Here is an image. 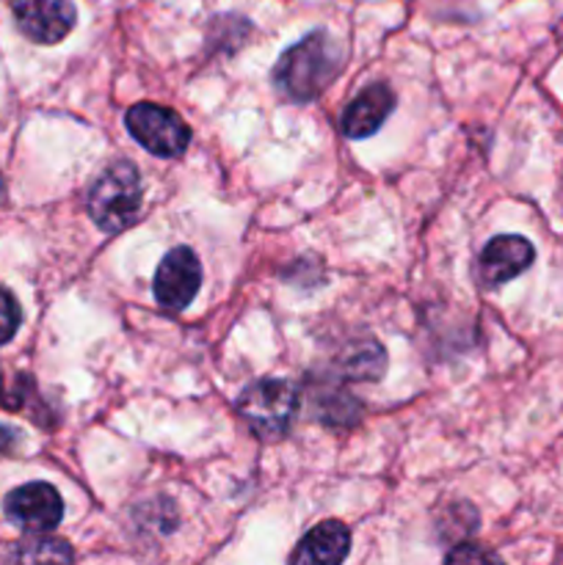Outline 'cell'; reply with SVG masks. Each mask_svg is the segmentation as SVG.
<instances>
[{
	"instance_id": "obj_1",
	"label": "cell",
	"mask_w": 563,
	"mask_h": 565,
	"mask_svg": "<svg viewBox=\"0 0 563 565\" xmlns=\"http://www.w3.org/2000/svg\"><path fill=\"white\" fill-rule=\"evenodd\" d=\"M342 47L326 31H312L287 47L274 66V86L290 103H312L337 77Z\"/></svg>"
},
{
	"instance_id": "obj_2",
	"label": "cell",
	"mask_w": 563,
	"mask_h": 565,
	"mask_svg": "<svg viewBox=\"0 0 563 565\" xmlns=\"http://www.w3.org/2000/svg\"><path fill=\"white\" fill-rule=\"evenodd\" d=\"M88 218L105 235H119L127 226L136 224L141 210V177L136 166L127 160H116L94 180L86 196Z\"/></svg>"
},
{
	"instance_id": "obj_3",
	"label": "cell",
	"mask_w": 563,
	"mask_h": 565,
	"mask_svg": "<svg viewBox=\"0 0 563 565\" xmlns=\"http://www.w3.org/2000/svg\"><path fill=\"white\" fill-rule=\"evenodd\" d=\"M298 414V392L290 381L263 379L248 384L237 397V417L259 439H282Z\"/></svg>"
},
{
	"instance_id": "obj_4",
	"label": "cell",
	"mask_w": 563,
	"mask_h": 565,
	"mask_svg": "<svg viewBox=\"0 0 563 565\" xmlns=\"http://www.w3.org/2000/svg\"><path fill=\"white\" fill-rule=\"evenodd\" d=\"M127 132L155 158H177L191 143V130L177 110L155 103H136L125 116Z\"/></svg>"
},
{
	"instance_id": "obj_5",
	"label": "cell",
	"mask_w": 563,
	"mask_h": 565,
	"mask_svg": "<svg viewBox=\"0 0 563 565\" xmlns=\"http://www.w3.org/2000/svg\"><path fill=\"white\" fill-rule=\"evenodd\" d=\"M199 287H202V263H199L196 252L188 246L171 248L155 274V301L169 312H182L191 307Z\"/></svg>"
},
{
	"instance_id": "obj_6",
	"label": "cell",
	"mask_w": 563,
	"mask_h": 565,
	"mask_svg": "<svg viewBox=\"0 0 563 565\" xmlns=\"http://www.w3.org/2000/svg\"><path fill=\"white\" fill-rule=\"evenodd\" d=\"M3 511L25 533H50L64 519V502L50 483H25L6 497Z\"/></svg>"
},
{
	"instance_id": "obj_7",
	"label": "cell",
	"mask_w": 563,
	"mask_h": 565,
	"mask_svg": "<svg viewBox=\"0 0 563 565\" xmlns=\"http://www.w3.org/2000/svg\"><path fill=\"white\" fill-rule=\"evenodd\" d=\"M17 28L36 44H55L75 28L72 0H9Z\"/></svg>"
},
{
	"instance_id": "obj_8",
	"label": "cell",
	"mask_w": 563,
	"mask_h": 565,
	"mask_svg": "<svg viewBox=\"0 0 563 565\" xmlns=\"http://www.w3.org/2000/svg\"><path fill=\"white\" fill-rule=\"evenodd\" d=\"M535 248L533 243L524 241L519 235H500L495 241L486 243V248L480 252L478 259V276L480 285L495 290V287L508 285V281L517 279L519 274L533 265Z\"/></svg>"
},
{
	"instance_id": "obj_9",
	"label": "cell",
	"mask_w": 563,
	"mask_h": 565,
	"mask_svg": "<svg viewBox=\"0 0 563 565\" xmlns=\"http://www.w3.org/2000/svg\"><path fill=\"white\" fill-rule=\"evenodd\" d=\"M392 108H395V92L386 83H373L364 92H359L353 103H348L346 114H342V132L353 141L370 138L381 130Z\"/></svg>"
},
{
	"instance_id": "obj_10",
	"label": "cell",
	"mask_w": 563,
	"mask_h": 565,
	"mask_svg": "<svg viewBox=\"0 0 563 565\" xmlns=\"http://www.w3.org/2000/svg\"><path fill=\"white\" fill-rule=\"evenodd\" d=\"M348 550H351V533H348L346 524L323 522L298 541L290 561L304 565H334L346 561Z\"/></svg>"
},
{
	"instance_id": "obj_11",
	"label": "cell",
	"mask_w": 563,
	"mask_h": 565,
	"mask_svg": "<svg viewBox=\"0 0 563 565\" xmlns=\"http://www.w3.org/2000/svg\"><path fill=\"white\" fill-rule=\"evenodd\" d=\"M384 367H386L384 348L373 340L359 342V345H348V351L342 353V373L353 381L381 379V375H384Z\"/></svg>"
},
{
	"instance_id": "obj_12",
	"label": "cell",
	"mask_w": 563,
	"mask_h": 565,
	"mask_svg": "<svg viewBox=\"0 0 563 565\" xmlns=\"http://www.w3.org/2000/svg\"><path fill=\"white\" fill-rule=\"evenodd\" d=\"M33 395V381L25 373H9L0 364V408L6 412H22Z\"/></svg>"
},
{
	"instance_id": "obj_13",
	"label": "cell",
	"mask_w": 563,
	"mask_h": 565,
	"mask_svg": "<svg viewBox=\"0 0 563 565\" xmlns=\"http://www.w3.org/2000/svg\"><path fill=\"white\" fill-rule=\"evenodd\" d=\"M11 561H72V550L64 541L53 539H36V541H20L11 552Z\"/></svg>"
},
{
	"instance_id": "obj_14",
	"label": "cell",
	"mask_w": 563,
	"mask_h": 565,
	"mask_svg": "<svg viewBox=\"0 0 563 565\" xmlns=\"http://www.w3.org/2000/svg\"><path fill=\"white\" fill-rule=\"evenodd\" d=\"M20 303H17V298L6 287H0V345L14 340L17 329H20Z\"/></svg>"
},
{
	"instance_id": "obj_15",
	"label": "cell",
	"mask_w": 563,
	"mask_h": 565,
	"mask_svg": "<svg viewBox=\"0 0 563 565\" xmlns=\"http://www.w3.org/2000/svg\"><path fill=\"white\" fill-rule=\"evenodd\" d=\"M447 561H495V555L484 550H464V546H458V550L447 555Z\"/></svg>"
},
{
	"instance_id": "obj_16",
	"label": "cell",
	"mask_w": 563,
	"mask_h": 565,
	"mask_svg": "<svg viewBox=\"0 0 563 565\" xmlns=\"http://www.w3.org/2000/svg\"><path fill=\"white\" fill-rule=\"evenodd\" d=\"M14 447H17V434L11 428H3V425H0V456L14 452Z\"/></svg>"
},
{
	"instance_id": "obj_17",
	"label": "cell",
	"mask_w": 563,
	"mask_h": 565,
	"mask_svg": "<svg viewBox=\"0 0 563 565\" xmlns=\"http://www.w3.org/2000/svg\"><path fill=\"white\" fill-rule=\"evenodd\" d=\"M0 191H3V180H0Z\"/></svg>"
}]
</instances>
